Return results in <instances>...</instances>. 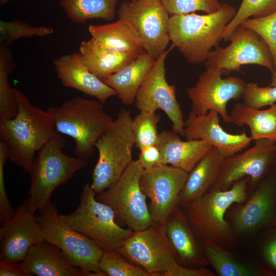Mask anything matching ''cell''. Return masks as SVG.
I'll return each instance as SVG.
<instances>
[{"instance_id": "obj_10", "label": "cell", "mask_w": 276, "mask_h": 276, "mask_svg": "<svg viewBox=\"0 0 276 276\" xmlns=\"http://www.w3.org/2000/svg\"><path fill=\"white\" fill-rule=\"evenodd\" d=\"M225 218L234 237L256 234L276 220V164L244 203L228 209Z\"/></svg>"}, {"instance_id": "obj_46", "label": "cell", "mask_w": 276, "mask_h": 276, "mask_svg": "<svg viewBox=\"0 0 276 276\" xmlns=\"http://www.w3.org/2000/svg\"><path fill=\"white\" fill-rule=\"evenodd\" d=\"M125 1H130V0H125Z\"/></svg>"}, {"instance_id": "obj_1", "label": "cell", "mask_w": 276, "mask_h": 276, "mask_svg": "<svg viewBox=\"0 0 276 276\" xmlns=\"http://www.w3.org/2000/svg\"><path fill=\"white\" fill-rule=\"evenodd\" d=\"M12 91L17 105L14 118L0 120V136L8 148V158L24 171L30 173L36 153L55 131L53 117L47 110L32 105L25 95L15 88Z\"/></svg>"}, {"instance_id": "obj_28", "label": "cell", "mask_w": 276, "mask_h": 276, "mask_svg": "<svg viewBox=\"0 0 276 276\" xmlns=\"http://www.w3.org/2000/svg\"><path fill=\"white\" fill-rule=\"evenodd\" d=\"M91 38L105 47L123 53L140 54L144 51L136 33L124 19L104 25H90Z\"/></svg>"}, {"instance_id": "obj_40", "label": "cell", "mask_w": 276, "mask_h": 276, "mask_svg": "<svg viewBox=\"0 0 276 276\" xmlns=\"http://www.w3.org/2000/svg\"><path fill=\"white\" fill-rule=\"evenodd\" d=\"M8 158V148L5 142H0V221L1 224L12 217L15 210L8 199L4 178V166Z\"/></svg>"}, {"instance_id": "obj_30", "label": "cell", "mask_w": 276, "mask_h": 276, "mask_svg": "<svg viewBox=\"0 0 276 276\" xmlns=\"http://www.w3.org/2000/svg\"><path fill=\"white\" fill-rule=\"evenodd\" d=\"M59 4L71 21L84 24L94 18L113 20L116 17L117 0H60Z\"/></svg>"}, {"instance_id": "obj_20", "label": "cell", "mask_w": 276, "mask_h": 276, "mask_svg": "<svg viewBox=\"0 0 276 276\" xmlns=\"http://www.w3.org/2000/svg\"><path fill=\"white\" fill-rule=\"evenodd\" d=\"M165 228L175 260L178 264L191 268L209 265L201 243L181 206L178 204L170 214Z\"/></svg>"}, {"instance_id": "obj_12", "label": "cell", "mask_w": 276, "mask_h": 276, "mask_svg": "<svg viewBox=\"0 0 276 276\" xmlns=\"http://www.w3.org/2000/svg\"><path fill=\"white\" fill-rule=\"evenodd\" d=\"M225 48L219 46L211 50L204 62L205 68L219 69L223 74L241 71L242 65L255 64L276 71L270 50L262 38L254 31L239 26L228 40Z\"/></svg>"}, {"instance_id": "obj_29", "label": "cell", "mask_w": 276, "mask_h": 276, "mask_svg": "<svg viewBox=\"0 0 276 276\" xmlns=\"http://www.w3.org/2000/svg\"><path fill=\"white\" fill-rule=\"evenodd\" d=\"M229 115L231 123L238 127H249L252 141L266 139L276 142V103L265 110L237 103Z\"/></svg>"}, {"instance_id": "obj_5", "label": "cell", "mask_w": 276, "mask_h": 276, "mask_svg": "<svg viewBox=\"0 0 276 276\" xmlns=\"http://www.w3.org/2000/svg\"><path fill=\"white\" fill-rule=\"evenodd\" d=\"M65 144V140L56 130L37 153L29 173L31 182L28 199L30 208L34 213L51 202V195L58 187L88 164V159L65 154L62 150Z\"/></svg>"}, {"instance_id": "obj_45", "label": "cell", "mask_w": 276, "mask_h": 276, "mask_svg": "<svg viewBox=\"0 0 276 276\" xmlns=\"http://www.w3.org/2000/svg\"><path fill=\"white\" fill-rule=\"evenodd\" d=\"M10 0H0V4H1V5H3L7 3Z\"/></svg>"}, {"instance_id": "obj_22", "label": "cell", "mask_w": 276, "mask_h": 276, "mask_svg": "<svg viewBox=\"0 0 276 276\" xmlns=\"http://www.w3.org/2000/svg\"><path fill=\"white\" fill-rule=\"evenodd\" d=\"M17 264L26 276H87L85 271L72 266L58 247L46 241L32 246Z\"/></svg>"}, {"instance_id": "obj_37", "label": "cell", "mask_w": 276, "mask_h": 276, "mask_svg": "<svg viewBox=\"0 0 276 276\" xmlns=\"http://www.w3.org/2000/svg\"><path fill=\"white\" fill-rule=\"evenodd\" d=\"M169 15H184L202 11L206 14L218 10L222 4L219 0H161Z\"/></svg>"}, {"instance_id": "obj_3", "label": "cell", "mask_w": 276, "mask_h": 276, "mask_svg": "<svg viewBox=\"0 0 276 276\" xmlns=\"http://www.w3.org/2000/svg\"><path fill=\"white\" fill-rule=\"evenodd\" d=\"M248 180L249 177H244L229 189L210 191L180 205L200 242L212 241L224 247L231 243L235 237L226 213L234 203L246 201Z\"/></svg>"}, {"instance_id": "obj_26", "label": "cell", "mask_w": 276, "mask_h": 276, "mask_svg": "<svg viewBox=\"0 0 276 276\" xmlns=\"http://www.w3.org/2000/svg\"><path fill=\"white\" fill-rule=\"evenodd\" d=\"M156 59L144 51L133 61L117 73L100 80L113 89L122 103H134L136 93Z\"/></svg>"}, {"instance_id": "obj_21", "label": "cell", "mask_w": 276, "mask_h": 276, "mask_svg": "<svg viewBox=\"0 0 276 276\" xmlns=\"http://www.w3.org/2000/svg\"><path fill=\"white\" fill-rule=\"evenodd\" d=\"M62 85L96 98L104 104L116 93L92 74L83 64L79 53L63 55L53 61Z\"/></svg>"}, {"instance_id": "obj_7", "label": "cell", "mask_w": 276, "mask_h": 276, "mask_svg": "<svg viewBox=\"0 0 276 276\" xmlns=\"http://www.w3.org/2000/svg\"><path fill=\"white\" fill-rule=\"evenodd\" d=\"M91 185L82 188L80 203L72 213L59 214L67 226L94 241L103 250H117L133 233L121 227L114 211L96 199Z\"/></svg>"}, {"instance_id": "obj_19", "label": "cell", "mask_w": 276, "mask_h": 276, "mask_svg": "<svg viewBox=\"0 0 276 276\" xmlns=\"http://www.w3.org/2000/svg\"><path fill=\"white\" fill-rule=\"evenodd\" d=\"M184 136L187 140H201L217 148L224 157L238 153L252 141L245 130L239 134L226 132L219 124V114L210 110L205 114L190 112L185 121Z\"/></svg>"}, {"instance_id": "obj_39", "label": "cell", "mask_w": 276, "mask_h": 276, "mask_svg": "<svg viewBox=\"0 0 276 276\" xmlns=\"http://www.w3.org/2000/svg\"><path fill=\"white\" fill-rule=\"evenodd\" d=\"M245 105L260 109L276 103V86L260 87L257 83L246 84L242 97Z\"/></svg>"}, {"instance_id": "obj_32", "label": "cell", "mask_w": 276, "mask_h": 276, "mask_svg": "<svg viewBox=\"0 0 276 276\" xmlns=\"http://www.w3.org/2000/svg\"><path fill=\"white\" fill-rule=\"evenodd\" d=\"M276 11V0H242L236 13L226 27L222 39L228 41L233 32L250 17L259 18Z\"/></svg>"}, {"instance_id": "obj_47", "label": "cell", "mask_w": 276, "mask_h": 276, "mask_svg": "<svg viewBox=\"0 0 276 276\" xmlns=\"http://www.w3.org/2000/svg\"><path fill=\"white\" fill-rule=\"evenodd\" d=\"M223 1H226V0H223Z\"/></svg>"}, {"instance_id": "obj_15", "label": "cell", "mask_w": 276, "mask_h": 276, "mask_svg": "<svg viewBox=\"0 0 276 276\" xmlns=\"http://www.w3.org/2000/svg\"><path fill=\"white\" fill-rule=\"evenodd\" d=\"M173 48L171 45L156 59L136 93L134 103L140 112L163 110L172 122L173 130L184 136L185 121L176 99V86L169 84L166 78L165 60Z\"/></svg>"}, {"instance_id": "obj_27", "label": "cell", "mask_w": 276, "mask_h": 276, "mask_svg": "<svg viewBox=\"0 0 276 276\" xmlns=\"http://www.w3.org/2000/svg\"><path fill=\"white\" fill-rule=\"evenodd\" d=\"M204 255L218 276H274L260 263L245 262L212 241L200 242Z\"/></svg>"}, {"instance_id": "obj_42", "label": "cell", "mask_w": 276, "mask_h": 276, "mask_svg": "<svg viewBox=\"0 0 276 276\" xmlns=\"http://www.w3.org/2000/svg\"><path fill=\"white\" fill-rule=\"evenodd\" d=\"M214 273L206 267L191 268L182 266L176 261L163 273L162 276H214Z\"/></svg>"}, {"instance_id": "obj_13", "label": "cell", "mask_w": 276, "mask_h": 276, "mask_svg": "<svg viewBox=\"0 0 276 276\" xmlns=\"http://www.w3.org/2000/svg\"><path fill=\"white\" fill-rule=\"evenodd\" d=\"M275 164L276 142L256 140L254 146L243 152L225 158L218 178L209 191L229 189L237 181L248 177V193Z\"/></svg>"}, {"instance_id": "obj_6", "label": "cell", "mask_w": 276, "mask_h": 276, "mask_svg": "<svg viewBox=\"0 0 276 276\" xmlns=\"http://www.w3.org/2000/svg\"><path fill=\"white\" fill-rule=\"evenodd\" d=\"M132 121L130 111L121 108L96 144L99 157L90 185L96 194L115 183L133 161Z\"/></svg>"}, {"instance_id": "obj_17", "label": "cell", "mask_w": 276, "mask_h": 276, "mask_svg": "<svg viewBox=\"0 0 276 276\" xmlns=\"http://www.w3.org/2000/svg\"><path fill=\"white\" fill-rule=\"evenodd\" d=\"M187 175L188 172L170 165H162L143 170L140 185L150 200L148 205L153 222L165 223L178 204L179 196Z\"/></svg>"}, {"instance_id": "obj_18", "label": "cell", "mask_w": 276, "mask_h": 276, "mask_svg": "<svg viewBox=\"0 0 276 276\" xmlns=\"http://www.w3.org/2000/svg\"><path fill=\"white\" fill-rule=\"evenodd\" d=\"M34 214L28 198L17 207L12 217L1 224L0 259L19 263L32 246L45 241Z\"/></svg>"}, {"instance_id": "obj_31", "label": "cell", "mask_w": 276, "mask_h": 276, "mask_svg": "<svg viewBox=\"0 0 276 276\" xmlns=\"http://www.w3.org/2000/svg\"><path fill=\"white\" fill-rule=\"evenodd\" d=\"M16 64L11 50L3 44L0 45V120L11 119L17 112V105L8 82L9 74Z\"/></svg>"}, {"instance_id": "obj_33", "label": "cell", "mask_w": 276, "mask_h": 276, "mask_svg": "<svg viewBox=\"0 0 276 276\" xmlns=\"http://www.w3.org/2000/svg\"><path fill=\"white\" fill-rule=\"evenodd\" d=\"M160 117L156 112L141 111L132 121V130L135 145L140 151L143 148L156 145L159 133L157 124Z\"/></svg>"}, {"instance_id": "obj_35", "label": "cell", "mask_w": 276, "mask_h": 276, "mask_svg": "<svg viewBox=\"0 0 276 276\" xmlns=\"http://www.w3.org/2000/svg\"><path fill=\"white\" fill-rule=\"evenodd\" d=\"M99 267L109 276H150L146 270L128 261L116 250H104Z\"/></svg>"}, {"instance_id": "obj_34", "label": "cell", "mask_w": 276, "mask_h": 276, "mask_svg": "<svg viewBox=\"0 0 276 276\" xmlns=\"http://www.w3.org/2000/svg\"><path fill=\"white\" fill-rule=\"evenodd\" d=\"M54 32V30L51 27L34 26L20 19L0 21V42L6 47L22 37H42Z\"/></svg>"}, {"instance_id": "obj_36", "label": "cell", "mask_w": 276, "mask_h": 276, "mask_svg": "<svg viewBox=\"0 0 276 276\" xmlns=\"http://www.w3.org/2000/svg\"><path fill=\"white\" fill-rule=\"evenodd\" d=\"M241 25L254 31L265 41L276 69V11L263 17L248 18Z\"/></svg>"}, {"instance_id": "obj_43", "label": "cell", "mask_w": 276, "mask_h": 276, "mask_svg": "<svg viewBox=\"0 0 276 276\" xmlns=\"http://www.w3.org/2000/svg\"><path fill=\"white\" fill-rule=\"evenodd\" d=\"M0 275L26 276L17 264L8 262L2 259H0Z\"/></svg>"}, {"instance_id": "obj_16", "label": "cell", "mask_w": 276, "mask_h": 276, "mask_svg": "<svg viewBox=\"0 0 276 276\" xmlns=\"http://www.w3.org/2000/svg\"><path fill=\"white\" fill-rule=\"evenodd\" d=\"M117 250L150 276H162L175 261L165 224L153 222L148 227L133 232Z\"/></svg>"}, {"instance_id": "obj_8", "label": "cell", "mask_w": 276, "mask_h": 276, "mask_svg": "<svg viewBox=\"0 0 276 276\" xmlns=\"http://www.w3.org/2000/svg\"><path fill=\"white\" fill-rule=\"evenodd\" d=\"M45 241L56 246L66 260L87 276H106L99 267L104 250L94 241L71 228L60 218L56 205L50 202L36 216Z\"/></svg>"}, {"instance_id": "obj_4", "label": "cell", "mask_w": 276, "mask_h": 276, "mask_svg": "<svg viewBox=\"0 0 276 276\" xmlns=\"http://www.w3.org/2000/svg\"><path fill=\"white\" fill-rule=\"evenodd\" d=\"M103 104L99 101L75 97L47 109L54 118L55 129L74 140L76 156L85 159L92 156L98 140L113 121Z\"/></svg>"}, {"instance_id": "obj_44", "label": "cell", "mask_w": 276, "mask_h": 276, "mask_svg": "<svg viewBox=\"0 0 276 276\" xmlns=\"http://www.w3.org/2000/svg\"><path fill=\"white\" fill-rule=\"evenodd\" d=\"M270 86H276V71L272 74L271 82L269 85Z\"/></svg>"}, {"instance_id": "obj_14", "label": "cell", "mask_w": 276, "mask_h": 276, "mask_svg": "<svg viewBox=\"0 0 276 276\" xmlns=\"http://www.w3.org/2000/svg\"><path fill=\"white\" fill-rule=\"evenodd\" d=\"M222 75L219 69L205 68L199 76L195 85L186 88L192 104L190 113L201 115L214 110L225 123H231L227 104L232 99H242L247 83L236 76L222 78Z\"/></svg>"}, {"instance_id": "obj_25", "label": "cell", "mask_w": 276, "mask_h": 276, "mask_svg": "<svg viewBox=\"0 0 276 276\" xmlns=\"http://www.w3.org/2000/svg\"><path fill=\"white\" fill-rule=\"evenodd\" d=\"M79 53L85 66L100 79L121 71L140 55L109 49L93 38L81 42Z\"/></svg>"}, {"instance_id": "obj_9", "label": "cell", "mask_w": 276, "mask_h": 276, "mask_svg": "<svg viewBox=\"0 0 276 276\" xmlns=\"http://www.w3.org/2000/svg\"><path fill=\"white\" fill-rule=\"evenodd\" d=\"M143 170L137 160H133L115 183L96 196L97 200L111 208L116 220L133 232L153 223L140 185Z\"/></svg>"}, {"instance_id": "obj_23", "label": "cell", "mask_w": 276, "mask_h": 276, "mask_svg": "<svg viewBox=\"0 0 276 276\" xmlns=\"http://www.w3.org/2000/svg\"><path fill=\"white\" fill-rule=\"evenodd\" d=\"M173 130H164L158 134L156 146L159 149L163 165L190 172L212 147L201 140L181 141Z\"/></svg>"}, {"instance_id": "obj_24", "label": "cell", "mask_w": 276, "mask_h": 276, "mask_svg": "<svg viewBox=\"0 0 276 276\" xmlns=\"http://www.w3.org/2000/svg\"><path fill=\"white\" fill-rule=\"evenodd\" d=\"M225 158L216 147L212 146L188 173L179 196L178 205L200 197L210 190L218 178Z\"/></svg>"}, {"instance_id": "obj_2", "label": "cell", "mask_w": 276, "mask_h": 276, "mask_svg": "<svg viewBox=\"0 0 276 276\" xmlns=\"http://www.w3.org/2000/svg\"><path fill=\"white\" fill-rule=\"evenodd\" d=\"M236 13L234 6L223 4L212 13L170 16L169 34L172 45L190 63H204L212 47L218 46Z\"/></svg>"}, {"instance_id": "obj_41", "label": "cell", "mask_w": 276, "mask_h": 276, "mask_svg": "<svg viewBox=\"0 0 276 276\" xmlns=\"http://www.w3.org/2000/svg\"><path fill=\"white\" fill-rule=\"evenodd\" d=\"M137 160L144 170H150L163 165L160 151L156 145L141 149Z\"/></svg>"}, {"instance_id": "obj_11", "label": "cell", "mask_w": 276, "mask_h": 276, "mask_svg": "<svg viewBox=\"0 0 276 276\" xmlns=\"http://www.w3.org/2000/svg\"><path fill=\"white\" fill-rule=\"evenodd\" d=\"M117 13L129 23L148 54L156 59L166 51L170 17L161 0L124 1Z\"/></svg>"}, {"instance_id": "obj_38", "label": "cell", "mask_w": 276, "mask_h": 276, "mask_svg": "<svg viewBox=\"0 0 276 276\" xmlns=\"http://www.w3.org/2000/svg\"><path fill=\"white\" fill-rule=\"evenodd\" d=\"M260 233L258 249L261 264L276 276V220Z\"/></svg>"}]
</instances>
